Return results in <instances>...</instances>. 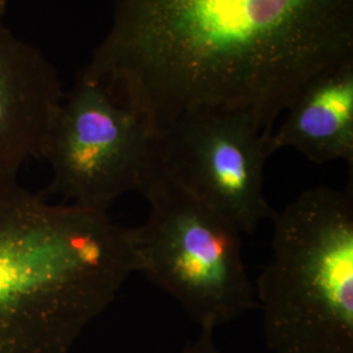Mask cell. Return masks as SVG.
Wrapping results in <instances>:
<instances>
[{
  "mask_svg": "<svg viewBox=\"0 0 353 353\" xmlns=\"http://www.w3.org/2000/svg\"><path fill=\"white\" fill-rule=\"evenodd\" d=\"M64 96L50 59L0 20V176H17L26 159L39 157Z\"/></svg>",
  "mask_w": 353,
  "mask_h": 353,
  "instance_id": "obj_7",
  "label": "cell"
},
{
  "mask_svg": "<svg viewBox=\"0 0 353 353\" xmlns=\"http://www.w3.org/2000/svg\"><path fill=\"white\" fill-rule=\"evenodd\" d=\"M11 0H0V20H3Z\"/></svg>",
  "mask_w": 353,
  "mask_h": 353,
  "instance_id": "obj_10",
  "label": "cell"
},
{
  "mask_svg": "<svg viewBox=\"0 0 353 353\" xmlns=\"http://www.w3.org/2000/svg\"><path fill=\"white\" fill-rule=\"evenodd\" d=\"M39 157L52 172L46 192L100 212L125 194H143L164 166L161 135L81 72L51 122Z\"/></svg>",
  "mask_w": 353,
  "mask_h": 353,
  "instance_id": "obj_5",
  "label": "cell"
},
{
  "mask_svg": "<svg viewBox=\"0 0 353 353\" xmlns=\"http://www.w3.org/2000/svg\"><path fill=\"white\" fill-rule=\"evenodd\" d=\"M267 141L248 110H194L163 132V160L198 199L252 234L275 214L265 195Z\"/></svg>",
  "mask_w": 353,
  "mask_h": 353,
  "instance_id": "obj_6",
  "label": "cell"
},
{
  "mask_svg": "<svg viewBox=\"0 0 353 353\" xmlns=\"http://www.w3.org/2000/svg\"><path fill=\"white\" fill-rule=\"evenodd\" d=\"M287 118L268 137L270 156L292 148L316 164L353 166V57L313 76L285 109Z\"/></svg>",
  "mask_w": 353,
  "mask_h": 353,
  "instance_id": "obj_8",
  "label": "cell"
},
{
  "mask_svg": "<svg viewBox=\"0 0 353 353\" xmlns=\"http://www.w3.org/2000/svg\"><path fill=\"white\" fill-rule=\"evenodd\" d=\"M143 195L147 219L128 228L137 272L173 297L201 328L214 330L258 309L237 228L165 166Z\"/></svg>",
  "mask_w": 353,
  "mask_h": 353,
  "instance_id": "obj_4",
  "label": "cell"
},
{
  "mask_svg": "<svg viewBox=\"0 0 353 353\" xmlns=\"http://www.w3.org/2000/svg\"><path fill=\"white\" fill-rule=\"evenodd\" d=\"M128 228L0 176V353H70L135 274Z\"/></svg>",
  "mask_w": 353,
  "mask_h": 353,
  "instance_id": "obj_2",
  "label": "cell"
},
{
  "mask_svg": "<svg viewBox=\"0 0 353 353\" xmlns=\"http://www.w3.org/2000/svg\"><path fill=\"white\" fill-rule=\"evenodd\" d=\"M353 57V0H118L80 72L159 135L183 114L240 109L270 137L318 72Z\"/></svg>",
  "mask_w": 353,
  "mask_h": 353,
  "instance_id": "obj_1",
  "label": "cell"
},
{
  "mask_svg": "<svg viewBox=\"0 0 353 353\" xmlns=\"http://www.w3.org/2000/svg\"><path fill=\"white\" fill-rule=\"evenodd\" d=\"M214 332L211 328H201L198 338L189 343L181 353H225L217 347Z\"/></svg>",
  "mask_w": 353,
  "mask_h": 353,
  "instance_id": "obj_9",
  "label": "cell"
},
{
  "mask_svg": "<svg viewBox=\"0 0 353 353\" xmlns=\"http://www.w3.org/2000/svg\"><path fill=\"white\" fill-rule=\"evenodd\" d=\"M255 288L272 353H353V191L318 186L275 211Z\"/></svg>",
  "mask_w": 353,
  "mask_h": 353,
  "instance_id": "obj_3",
  "label": "cell"
}]
</instances>
